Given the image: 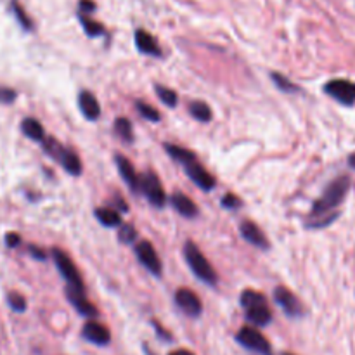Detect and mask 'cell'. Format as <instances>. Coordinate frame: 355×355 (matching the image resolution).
I'll return each mask as SVG.
<instances>
[{
	"label": "cell",
	"instance_id": "1",
	"mask_svg": "<svg viewBox=\"0 0 355 355\" xmlns=\"http://www.w3.org/2000/svg\"><path fill=\"white\" fill-rule=\"evenodd\" d=\"M350 191V177L340 175L336 177L333 182L326 186L324 193L321 198L314 201L312 210L309 218L305 220V227L307 229H322L331 225L336 218L340 217V210L342 203L345 201L347 194Z\"/></svg>",
	"mask_w": 355,
	"mask_h": 355
},
{
	"label": "cell",
	"instance_id": "24",
	"mask_svg": "<svg viewBox=\"0 0 355 355\" xmlns=\"http://www.w3.org/2000/svg\"><path fill=\"white\" fill-rule=\"evenodd\" d=\"M113 130L118 135V139H121L123 142H134V128H132V123L128 118H116L113 125Z\"/></svg>",
	"mask_w": 355,
	"mask_h": 355
},
{
	"label": "cell",
	"instance_id": "2",
	"mask_svg": "<svg viewBox=\"0 0 355 355\" xmlns=\"http://www.w3.org/2000/svg\"><path fill=\"white\" fill-rule=\"evenodd\" d=\"M163 149H165L166 155H168L173 162H177V165L182 166L184 172L187 173V177H189V179L193 180V182L196 184L201 191H205V193H210V191L217 186V180H215V177L211 175V173L208 172V170L205 168L200 162H198L196 155H194L193 151L182 148V146L170 144V142L168 144L163 146Z\"/></svg>",
	"mask_w": 355,
	"mask_h": 355
},
{
	"label": "cell",
	"instance_id": "21",
	"mask_svg": "<svg viewBox=\"0 0 355 355\" xmlns=\"http://www.w3.org/2000/svg\"><path fill=\"white\" fill-rule=\"evenodd\" d=\"M94 215H96L97 222L104 227H120L121 225V217L114 208L111 207H103V208H96L94 210Z\"/></svg>",
	"mask_w": 355,
	"mask_h": 355
},
{
	"label": "cell",
	"instance_id": "11",
	"mask_svg": "<svg viewBox=\"0 0 355 355\" xmlns=\"http://www.w3.org/2000/svg\"><path fill=\"white\" fill-rule=\"evenodd\" d=\"M274 302H276L277 307H279L281 311L291 319L302 318L305 312L304 305H302V302L298 300L297 295L284 286L274 288Z\"/></svg>",
	"mask_w": 355,
	"mask_h": 355
},
{
	"label": "cell",
	"instance_id": "17",
	"mask_svg": "<svg viewBox=\"0 0 355 355\" xmlns=\"http://www.w3.org/2000/svg\"><path fill=\"white\" fill-rule=\"evenodd\" d=\"M239 232H241L243 239H245V241H248L250 245L255 246V248L269 250V246H270L269 239L266 238L263 231L255 224V222L243 220L241 224H239Z\"/></svg>",
	"mask_w": 355,
	"mask_h": 355
},
{
	"label": "cell",
	"instance_id": "3",
	"mask_svg": "<svg viewBox=\"0 0 355 355\" xmlns=\"http://www.w3.org/2000/svg\"><path fill=\"white\" fill-rule=\"evenodd\" d=\"M243 311H245V318L250 324L257 326V328H263V326L270 324L272 321V311L269 307V302L262 293L255 290H245L239 298Z\"/></svg>",
	"mask_w": 355,
	"mask_h": 355
},
{
	"label": "cell",
	"instance_id": "10",
	"mask_svg": "<svg viewBox=\"0 0 355 355\" xmlns=\"http://www.w3.org/2000/svg\"><path fill=\"white\" fill-rule=\"evenodd\" d=\"M134 253H135V257H137L139 263H141L146 270H149V272L156 277L162 276L163 263H162V260H159V255H158V252L155 250V246H153V243H149V241L135 243Z\"/></svg>",
	"mask_w": 355,
	"mask_h": 355
},
{
	"label": "cell",
	"instance_id": "20",
	"mask_svg": "<svg viewBox=\"0 0 355 355\" xmlns=\"http://www.w3.org/2000/svg\"><path fill=\"white\" fill-rule=\"evenodd\" d=\"M21 132H23L24 137H28L30 141L35 142H44L47 134H45V128L42 127V123L35 118H24L21 121Z\"/></svg>",
	"mask_w": 355,
	"mask_h": 355
},
{
	"label": "cell",
	"instance_id": "6",
	"mask_svg": "<svg viewBox=\"0 0 355 355\" xmlns=\"http://www.w3.org/2000/svg\"><path fill=\"white\" fill-rule=\"evenodd\" d=\"M236 342L243 347V349L250 350L253 354L259 355H272V347L270 342L253 326H243L238 333H236Z\"/></svg>",
	"mask_w": 355,
	"mask_h": 355
},
{
	"label": "cell",
	"instance_id": "31",
	"mask_svg": "<svg viewBox=\"0 0 355 355\" xmlns=\"http://www.w3.org/2000/svg\"><path fill=\"white\" fill-rule=\"evenodd\" d=\"M12 9H14V14H16V17H17V21H19L21 26H23L24 30H28V31L33 30V23H31L30 17L26 16V12H24V10L21 9V6H17V3L14 2L12 3Z\"/></svg>",
	"mask_w": 355,
	"mask_h": 355
},
{
	"label": "cell",
	"instance_id": "25",
	"mask_svg": "<svg viewBox=\"0 0 355 355\" xmlns=\"http://www.w3.org/2000/svg\"><path fill=\"white\" fill-rule=\"evenodd\" d=\"M155 90H156V94H158L159 101H162V103L165 104V106L175 107L177 104H179V94H177L175 90L170 89V87L155 85Z\"/></svg>",
	"mask_w": 355,
	"mask_h": 355
},
{
	"label": "cell",
	"instance_id": "32",
	"mask_svg": "<svg viewBox=\"0 0 355 355\" xmlns=\"http://www.w3.org/2000/svg\"><path fill=\"white\" fill-rule=\"evenodd\" d=\"M17 94L9 87H0V104H12L16 101Z\"/></svg>",
	"mask_w": 355,
	"mask_h": 355
},
{
	"label": "cell",
	"instance_id": "33",
	"mask_svg": "<svg viewBox=\"0 0 355 355\" xmlns=\"http://www.w3.org/2000/svg\"><path fill=\"white\" fill-rule=\"evenodd\" d=\"M94 10H96V3L92 0H80L78 2V12L92 14Z\"/></svg>",
	"mask_w": 355,
	"mask_h": 355
},
{
	"label": "cell",
	"instance_id": "13",
	"mask_svg": "<svg viewBox=\"0 0 355 355\" xmlns=\"http://www.w3.org/2000/svg\"><path fill=\"white\" fill-rule=\"evenodd\" d=\"M66 298H68L69 304L73 305L76 312L83 318H97L99 311H97L96 305H92L87 298L85 290H78V288L66 286Z\"/></svg>",
	"mask_w": 355,
	"mask_h": 355
},
{
	"label": "cell",
	"instance_id": "35",
	"mask_svg": "<svg viewBox=\"0 0 355 355\" xmlns=\"http://www.w3.org/2000/svg\"><path fill=\"white\" fill-rule=\"evenodd\" d=\"M30 253H31V255H33L37 260H45V253L42 252V250H38L37 246L31 245V246H30Z\"/></svg>",
	"mask_w": 355,
	"mask_h": 355
},
{
	"label": "cell",
	"instance_id": "9",
	"mask_svg": "<svg viewBox=\"0 0 355 355\" xmlns=\"http://www.w3.org/2000/svg\"><path fill=\"white\" fill-rule=\"evenodd\" d=\"M326 96L335 99L343 106H354L355 104V82L349 78H333L324 85Z\"/></svg>",
	"mask_w": 355,
	"mask_h": 355
},
{
	"label": "cell",
	"instance_id": "34",
	"mask_svg": "<svg viewBox=\"0 0 355 355\" xmlns=\"http://www.w3.org/2000/svg\"><path fill=\"white\" fill-rule=\"evenodd\" d=\"M21 243V238L19 234H16V232H9V234L6 236V245L9 246V248H17Z\"/></svg>",
	"mask_w": 355,
	"mask_h": 355
},
{
	"label": "cell",
	"instance_id": "40",
	"mask_svg": "<svg viewBox=\"0 0 355 355\" xmlns=\"http://www.w3.org/2000/svg\"><path fill=\"white\" fill-rule=\"evenodd\" d=\"M281 355H295V354H290V352H284V354H281Z\"/></svg>",
	"mask_w": 355,
	"mask_h": 355
},
{
	"label": "cell",
	"instance_id": "15",
	"mask_svg": "<svg viewBox=\"0 0 355 355\" xmlns=\"http://www.w3.org/2000/svg\"><path fill=\"white\" fill-rule=\"evenodd\" d=\"M82 338L87 340L89 343L97 347H106L111 343V333L106 326H103L101 322L89 321L83 324L82 328Z\"/></svg>",
	"mask_w": 355,
	"mask_h": 355
},
{
	"label": "cell",
	"instance_id": "5",
	"mask_svg": "<svg viewBox=\"0 0 355 355\" xmlns=\"http://www.w3.org/2000/svg\"><path fill=\"white\" fill-rule=\"evenodd\" d=\"M44 146V151L51 156L52 159L59 163L69 175L80 177L83 172L82 159L76 155L75 151H71L69 148H64L59 141H55L54 137H45V141L42 142Z\"/></svg>",
	"mask_w": 355,
	"mask_h": 355
},
{
	"label": "cell",
	"instance_id": "19",
	"mask_svg": "<svg viewBox=\"0 0 355 355\" xmlns=\"http://www.w3.org/2000/svg\"><path fill=\"white\" fill-rule=\"evenodd\" d=\"M170 205H172L173 210H175L177 214L182 215V217L186 218H194L198 215L196 203H194L189 196L180 193V191H177V193H173L172 196H170Z\"/></svg>",
	"mask_w": 355,
	"mask_h": 355
},
{
	"label": "cell",
	"instance_id": "7",
	"mask_svg": "<svg viewBox=\"0 0 355 355\" xmlns=\"http://www.w3.org/2000/svg\"><path fill=\"white\" fill-rule=\"evenodd\" d=\"M52 260H54L55 267H58L59 274L62 276V279L66 281V286L78 288V290H85V284H83L82 276H80L78 269L73 263V260L66 255L62 250L52 248Z\"/></svg>",
	"mask_w": 355,
	"mask_h": 355
},
{
	"label": "cell",
	"instance_id": "26",
	"mask_svg": "<svg viewBox=\"0 0 355 355\" xmlns=\"http://www.w3.org/2000/svg\"><path fill=\"white\" fill-rule=\"evenodd\" d=\"M270 78H272L274 85H276L279 90H283V92H286V94L300 92V87H298L297 83L291 82V80H288L286 76L281 75V73L272 71V73H270Z\"/></svg>",
	"mask_w": 355,
	"mask_h": 355
},
{
	"label": "cell",
	"instance_id": "22",
	"mask_svg": "<svg viewBox=\"0 0 355 355\" xmlns=\"http://www.w3.org/2000/svg\"><path fill=\"white\" fill-rule=\"evenodd\" d=\"M78 21H80V24H82L83 31H85L89 37L96 38V37H101V35L106 33V30H104L103 24H101L99 21L92 19V17H90V14L78 12Z\"/></svg>",
	"mask_w": 355,
	"mask_h": 355
},
{
	"label": "cell",
	"instance_id": "39",
	"mask_svg": "<svg viewBox=\"0 0 355 355\" xmlns=\"http://www.w3.org/2000/svg\"><path fill=\"white\" fill-rule=\"evenodd\" d=\"M349 165L352 166V168L355 170V153H354V155L349 156Z\"/></svg>",
	"mask_w": 355,
	"mask_h": 355
},
{
	"label": "cell",
	"instance_id": "23",
	"mask_svg": "<svg viewBox=\"0 0 355 355\" xmlns=\"http://www.w3.org/2000/svg\"><path fill=\"white\" fill-rule=\"evenodd\" d=\"M189 113L194 120L201 121V123H208L214 118L211 107L207 103H203V101H193V103H189Z\"/></svg>",
	"mask_w": 355,
	"mask_h": 355
},
{
	"label": "cell",
	"instance_id": "28",
	"mask_svg": "<svg viewBox=\"0 0 355 355\" xmlns=\"http://www.w3.org/2000/svg\"><path fill=\"white\" fill-rule=\"evenodd\" d=\"M118 241L123 245H135L137 241V229L132 224H121L118 231Z\"/></svg>",
	"mask_w": 355,
	"mask_h": 355
},
{
	"label": "cell",
	"instance_id": "30",
	"mask_svg": "<svg viewBox=\"0 0 355 355\" xmlns=\"http://www.w3.org/2000/svg\"><path fill=\"white\" fill-rule=\"evenodd\" d=\"M220 205L224 208H227V210H239V208L243 207V201H241V198L236 196V194L225 193L224 196H222Z\"/></svg>",
	"mask_w": 355,
	"mask_h": 355
},
{
	"label": "cell",
	"instance_id": "36",
	"mask_svg": "<svg viewBox=\"0 0 355 355\" xmlns=\"http://www.w3.org/2000/svg\"><path fill=\"white\" fill-rule=\"evenodd\" d=\"M153 324H155V328H156V331H158V335H162V338L172 340V336H170V333L163 331V328H159V324H158V322H153Z\"/></svg>",
	"mask_w": 355,
	"mask_h": 355
},
{
	"label": "cell",
	"instance_id": "38",
	"mask_svg": "<svg viewBox=\"0 0 355 355\" xmlns=\"http://www.w3.org/2000/svg\"><path fill=\"white\" fill-rule=\"evenodd\" d=\"M168 355H194V354L187 349H179V350H173V352H170Z\"/></svg>",
	"mask_w": 355,
	"mask_h": 355
},
{
	"label": "cell",
	"instance_id": "29",
	"mask_svg": "<svg viewBox=\"0 0 355 355\" xmlns=\"http://www.w3.org/2000/svg\"><path fill=\"white\" fill-rule=\"evenodd\" d=\"M7 304H9V307L12 309L14 312L26 311V298H24L21 293H17V291H10V293H7Z\"/></svg>",
	"mask_w": 355,
	"mask_h": 355
},
{
	"label": "cell",
	"instance_id": "14",
	"mask_svg": "<svg viewBox=\"0 0 355 355\" xmlns=\"http://www.w3.org/2000/svg\"><path fill=\"white\" fill-rule=\"evenodd\" d=\"M114 163H116V168H118V173H120L121 180L130 187L132 193L141 194V175L135 172L130 159L123 155H116L114 156Z\"/></svg>",
	"mask_w": 355,
	"mask_h": 355
},
{
	"label": "cell",
	"instance_id": "18",
	"mask_svg": "<svg viewBox=\"0 0 355 355\" xmlns=\"http://www.w3.org/2000/svg\"><path fill=\"white\" fill-rule=\"evenodd\" d=\"M78 107L80 113L90 121H96L101 118V104L97 97L90 90H82L78 94Z\"/></svg>",
	"mask_w": 355,
	"mask_h": 355
},
{
	"label": "cell",
	"instance_id": "16",
	"mask_svg": "<svg viewBox=\"0 0 355 355\" xmlns=\"http://www.w3.org/2000/svg\"><path fill=\"white\" fill-rule=\"evenodd\" d=\"M134 38H135V47L139 49L141 54L149 55V58H162L163 55L162 45L158 44L155 35H151L149 31L139 28V30H135Z\"/></svg>",
	"mask_w": 355,
	"mask_h": 355
},
{
	"label": "cell",
	"instance_id": "37",
	"mask_svg": "<svg viewBox=\"0 0 355 355\" xmlns=\"http://www.w3.org/2000/svg\"><path fill=\"white\" fill-rule=\"evenodd\" d=\"M116 207H118V210H120V211H128L127 203H125L123 200H120V198H116Z\"/></svg>",
	"mask_w": 355,
	"mask_h": 355
},
{
	"label": "cell",
	"instance_id": "12",
	"mask_svg": "<svg viewBox=\"0 0 355 355\" xmlns=\"http://www.w3.org/2000/svg\"><path fill=\"white\" fill-rule=\"evenodd\" d=\"M175 305L187 315V318H200L203 312V304L200 297L189 288H179L175 291Z\"/></svg>",
	"mask_w": 355,
	"mask_h": 355
},
{
	"label": "cell",
	"instance_id": "27",
	"mask_svg": "<svg viewBox=\"0 0 355 355\" xmlns=\"http://www.w3.org/2000/svg\"><path fill=\"white\" fill-rule=\"evenodd\" d=\"M135 110L139 111V114H141L142 118H146L148 121H153V123H158V121L162 120V114L158 113V110L149 106V104H146L144 101H137V103H135Z\"/></svg>",
	"mask_w": 355,
	"mask_h": 355
},
{
	"label": "cell",
	"instance_id": "4",
	"mask_svg": "<svg viewBox=\"0 0 355 355\" xmlns=\"http://www.w3.org/2000/svg\"><path fill=\"white\" fill-rule=\"evenodd\" d=\"M184 259H186L187 267L193 270L194 276L198 277L203 283L210 284V286H215L218 281L217 272H215L214 266L208 262L207 257L201 253V250L198 248L196 243L187 241L186 246H184Z\"/></svg>",
	"mask_w": 355,
	"mask_h": 355
},
{
	"label": "cell",
	"instance_id": "8",
	"mask_svg": "<svg viewBox=\"0 0 355 355\" xmlns=\"http://www.w3.org/2000/svg\"><path fill=\"white\" fill-rule=\"evenodd\" d=\"M141 194L151 203V207L163 208L166 203V194L163 184L155 172H144L141 175Z\"/></svg>",
	"mask_w": 355,
	"mask_h": 355
}]
</instances>
